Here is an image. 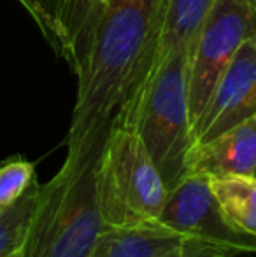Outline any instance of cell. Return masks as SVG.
Segmentation results:
<instances>
[{"mask_svg": "<svg viewBox=\"0 0 256 257\" xmlns=\"http://www.w3.org/2000/svg\"><path fill=\"white\" fill-rule=\"evenodd\" d=\"M253 175H254V177H256V172H254V173H253Z\"/></svg>", "mask_w": 256, "mask_h": 257, "instance_id": "obj_17", "label": "cell"}, {"mask_svg": "<svg viewBox=\"0 0 256 257\" xmlns=\"http://www.w3.org/2000/svg\"><path fill=\"white\" fill-rule=\"evenodd\" d=\"M183 240L160 220L137 227H104L88 257H158Z\"/></svg>", "mask_w": 256, "mask_h": 257, "instance_id": "obj_9", "label": "cell"}, {"mask_svg": "<svg viewBox=\"0 0 256 257\" xmlns=\"http://www.w3.org/2000/svg\"><path fill=\"white\" fill-rule=\"evenodd\" d=\"M209 186L216 200L228 212V215L237 224L256 233V177H211Z\"/></svg>", "mask_w": 256, "mask_h": 257, "instance_id": "obj_11", "label": "cell"}, {"mask_svg": "<svg viewBox=\"0 0 256 257\" xmlns=\"http://www.w3.org/2000/svg\"><path fill=\"white\" fill-rule=\"evenodd\" d=\"M133 122L170 191L186 175V159L193 147L186 51L170 49L154 63Z\"/></svg>", "mask_w": 256, "mask_h": 257, "instance_id": "obj_4", "label": "cell"}, {"mask_svg": "<svg viewBox=\"0 0 256 257\" xmlns=\"http://www.w3.org/2000/svg\"><path fill=\"white\" fill-rule=\"evenodd\" d=\"M160 222L183 238H193L232 255L256 254V233L237 224L209 186V177L186 173L167 194Z\"/></svg>", "mask_w": 256, "mask_h": 257, "instance_id": "obj_6", "label": "cell"}, {"mask_svg": "<svg viewBox=\"0 0 256 257\" xmlns=\"http://www.w3.org/2000/svg\"><path fill=\"white\" fill-rule=\"evenodd\" d=\"M256 172V115L235 122L205 142L192 147L186 173L205 177L253 175Z\"/></svg>", "mask_w": 256, "mask_h": 257, "instance_id": "obj_8", "label": "cell"}, {"mask_svg": "<svg viewBox=\"0 0 256 257\" xmlns=\"http://www.w3.org/2000/svg\"><path fill=\"white\" fill-rule=\"evenodd\" d=\"M211 4L212 0H170L154 63L170 49H183L192 60L198 30Z\"/></svg>", "mask_w": 256, "mask_h": 257, "instance_id": "obj_10", "label": "cell"}, {"mask_svg": "<svg viewBox=\"0 0 256 257\" xmlns=\"http://www.w3.org/2000/svg\"><path fill=\"white\" fill-rule=\"evenodd\" d=\"M170 0H111L79 63L67 147H104L109 132L133 119L156 60Z\"/></svg>", "mask_w": 256, "mask_h": 257, "instance_id": "obj_1", "label": "cell"}, {"mask_svg": "<svg viewBox=\"0 0 256 257\" xmlns=\"http://www.w3.org/2000/svg\"><path fill=\"white\" fill-rule=\"evenodd\" d=\"M158 257H233V255L218 247H212V245L193 240V238H185L181 243H178L174 248H170V250H167L165 254Z\"/></svg>", "mask_w": 256, "mask_h": 257, "instance_id": "obj_15", "label": "cell"}, {"mask_svg": "<svg viewBox=\"0 0 256 257\" xmlns=\"http://www.w3.org/2000/svg\"><path fill=\"white\" fill-rule=\"evenodd\" d=\"M34 18L42 35L56 54L63 51V21L70 0H18Z\"/></svg>", "mask_w": 256, "mask_h": 257, "instance_id": "obj_13", "label": "cell"}, {"mask_svg": "<svg viewBox=\"0 0 256 257\" xmlns=\"http://www.w3.org/2000/svg\"><path fill=\"white\" fill-rule=\"evenodd\" d=\"M97 205L104 227H137L160 220L167 184L133 119L107 135L95 166Z\"/></svg>", "mask_w": 256, "mask_h": 257, "instance_id": "obj_3", "label": "cell"}, {"mask_svg": "<svg viewBox=\"0 0 256 257\" xmlns=\"http://www.w3.org/2000/svg\"><path fill=\"white\" fill-rule=\"evenodd\" d=\"M99 146L67 147L62 168L41 184L20 257H88L104 229L97 205Z\"/></svg>", "mask_w": 256, "mask_h": 257, "instance_id": "obj_2", "label": "cell"}, {"mask_svg": "<svg viewBox=\"0 0 256 257\" xmlns=\"http://www.w3.org/2000/svg\"><path fill=\"white\" fill-rule=\"evenodd\" d=\"M37 180L32 161L20 156L6 159L0 165V213L13 206Z\"/></svg>", "mask_w": 256, "mask_h": 257, "instance_id": "obj_14", "label": "cell"}, {"mask_svg": "<svg viewBox=\"0 0 256 257\" xmlns=\"http://www.w3.org/2000/svg\"><path fill=\"white\" fill-rule=\"evenodd\" d=\"M256 32V0H212L190 60L192 130L204 114L223 70Z\"/></svg>", "mask_w": 256, "mask_h": 257, "instance_id": "obj_5", "label": "cell"}, {"mask_svg": "<svg viewBox=\"0 0 256 257\" xmlns=\"http://www.w3.org/2000/svg\"><path fill=\"white\" fill-rule=\"evenodd\" d=\"M256 115V32L223 70L204 114L192 130L193 146Z\"/></svg>", "mask_w": 256, "mask_h": 257, "instance_id": "obj_7", "label": "cell"}, {"mask_svg": "<svg viewBox=\"0 0 256 257\" xmlns=\"http://www.w3.org/2000/svg\"><path fill=\"white\" fill-rule=\"evenodd\" d=\"M14 257H20V252H18V254H16V255H14Z\"/></svg>", "mask_w": 256, "mask_h": 257, "instance_id": "obj_16", "label": "cell"}, {"mask_svg": "<svg viewBox=\"0 0 256 257\" xmlns=\"http://www.w3.org/2000/svg\"><path fill=\"white\" fill-rule=\"evenodd\" d=\"M39 180L13 206L0 213V257H14L21 250L39 198Z\"/></svg>", "mask_w": 256, "mask_h": 257, "instance_id": "obj_12", "label": "cell"}]
</instances>
